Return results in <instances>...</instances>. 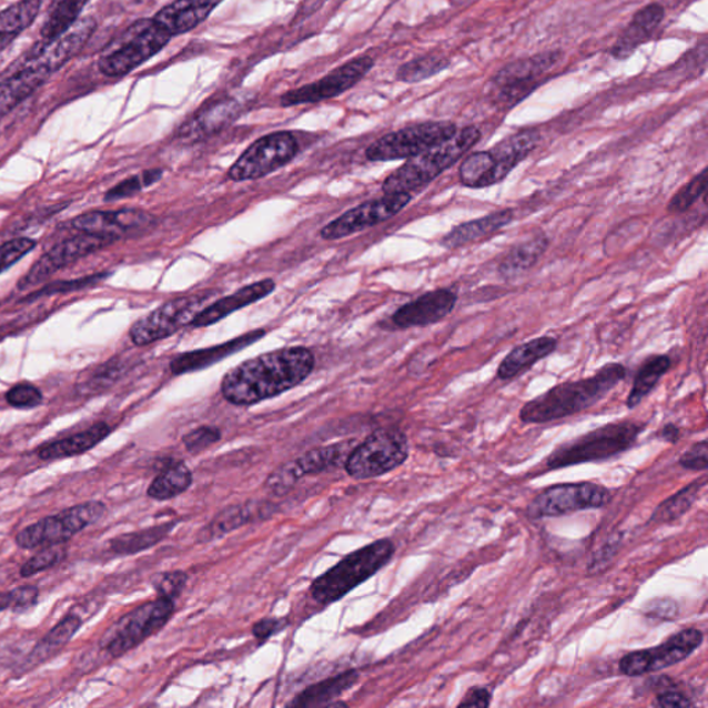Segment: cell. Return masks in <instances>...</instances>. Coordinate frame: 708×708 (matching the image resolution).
Instances as JSON below:
<instances>
[{"mask_svg":"<svg viewBox=\"0 0 708 708\" xmlns=\"http://www.w3.org/2000/svg\"><path fill=\"white\" fill-rule=\"evenodd\" d=\"M358 678L356 670H350L340 674V676L324 679V681L303 690L294 701H291L290 706L303 708L328 706L331 701L338 699L342 694L350 690L358 681Z\"/></svg>","mask_w":708,"mask_h":708,"instance_id":"34","label":"cell"},{"mask_svg":"<svg viewBox=\"0 0 708 708\" xmlns=\"http://www.w3.org/2000/svg\"><path fill=\"white\" fill-rule=\"evenodd\" d=\"M83 620L75 614H70L61 620L58 626L50 629L47 637L41 640L39 648H44V654H50L54 649L69 644L71 638L81 628Z\"/></svg>","mask_w":708,"mask_h":708,"instance_id":"45","label":"cell"},{"mask_svg":"<svg viewBox=\"0 0 708 708\" xmlns=\"http://www.w3.org/2000/svg\"><path fill=\"white\" fill-rule=\"evenodd\" d=\"M395 553V544L387 538L354 550L312 583L313 599L322 605L338 603L360 584L384 569Z\"/></svg>","mask_w":708,"mask_h":708,"instance_id":"4","label":"cell"},{"mask_svg":"<svg viewBox=\"0 0 708 708\" xmlns=\"http://www.w3.org/2000/svg\"><path fill=\"white\" fill-rule=\"evenodd\" d=\"M665 16L666 11L659 3H651L640 9L633 17L631 22H629L620 38L617 39L614 49H611V55L616 60H627L639 48V44L648 41L654 36Z\"/></svg>","mask_w":708,"mask_h":708,"instance_id":"30","label":"cell"},{"mask_svg":"<svg viewBox=\"0 0 708 708\" xmlns=\"http://www.w3.org/2000/svg\"><path fill=\"white\" fill-rule=\"evenodd\" d=\"M627 368L619 363L604 365L589 378L564 382L527 402L519 417L525 424H547L586 412L626 378Z\"/></svg>","mask_w":708,"mask_h":708,"instance_id":"2","label":"cell"},{"mask_svg":"<svg viewBox=\"0 0 708 708\" xmlns=\"http://www.w3.org/2000/svg\"><path fill=\"white\" fill-rule=\"evenodd\" d=\"M50 77V72L26 59L11 67L9 74L0 78V118L30 98Z\"/></svg>","mask_w":708,"mask_h":708,"instance_id":"25","label":"cell"},{"mask_svg":"<svg viewBox=\"0 0 708 708\" xmlns=\"http://www.w3.org/2000/svg\"><path fill=\"white\" fill-rule=\"evenodd\" d=\"M95 26L98 24H95L92 17L80 19L53 41L39 43L27 55L26 60L41 67V69L53 75L55 71H59L61 67L69 63L78 53H81L89 39L92 38Z\"/></svg>","mask_w":708,"mask_h":708,"instance_id":"22","label":"cell"},{"mask_svg":"<svg viewBox=\"0 0 708 708\" xmlns=\"http://www.w3.org/2000/svg\"><path fill=\"white\" fill-rule=\"evenodd\" d=\"M559 59L560 52H545L533 58L516 60L498 71L493 83L507 98H514V95L516 98L519 88L529 89L532 81L553 69Z\"/></svg>","mask_w":708,"mask_h":708,"instance_id":"28","label":"cell"},{"mask_svg":"<svg viewBox=\"0 0 708 708\" xmlns=\"http://www.w3.org/2000/svg\"><path fill=\"white\" fill-rule=\"evenodd\" d=\"M645 426L631 421L615 423L562 444L545 461L547 469H560L584 463H597L626 453L637 443Z\"/></svg>","mask_w":708,"mask_h":708,"instance_id":"6","label":"cell"},{"mask_svg":"<svg viewBox=\"0 0 708 708\" xmlns=\"http://www.w3.org/2000/svg\"><path fill=\"white\" fill-rule=\"evenodd\" d=\"M164 175V172L161 170H150L139 173V175H134L122 180L120 184H117L115 188L107 191L105 201H117L129 199V196L136 195L140 191L150 188V185L155 184Z\"/></svg>","mask_w":708,"mask_h":708,"instance_id":"43","label":"cell"},{"mask_svg":"<svg viewBox=\"0 0 708 708\" xmlns=\"http://www.w3.org/2000/svg\"><path fill=\"white\" fill-rule=\"evenodd\" d=\"M154 222V216L142 210L93 211L75 218L72 226L112 244L148 232Z\"/></svg>","mask_w":708,"mask_h":708,"instance_id":"18","label":"cell"},{"mask_svg":"<svg viewBox=\"0 0 708 708\" xmlns=\"http://www.w3.org/2000/svg\"><path fill=\"white\" fill-rule=\"evenodd\" d=\"M671 368V358L666 354H655L649 357L639 368L635 376L631 392L627 397V407L635 408L651 391L655 390L659 381Z\"/></svg>","mask_w":708,"mask_h":708,"instance_id":"37","label":"cell"},{"mask_svg":"<svg viewBox=\"0 0 708 708\" xmlns=\"http://www.w3.org/2000/svg\"><path fill=\"white\" fill-rule=\"evenodd\" d=\"M286 626H289V621L285 619H262L254 624L252 634L260 643H265L273 635L283 631Z\"/></svg>","mask_w":708,"mask_h":708,"instance_id":"52","label":"cell"},{"mask_svg":"<svg viewBox=\"0 0 708 708\" xmlns=\"http://www.w3.org/2000/svg\"><path fill=\"white\" fill-rule=\"evenodd\" d=\"M275 290V283L272 279L256 281V283L246 285L244 289L235 291L233 295L224 296L222 300L212 303L210 306H205L196 314L190 327L204 328L210 325L221 322L230 314L240 311L246 306L252 305L263 297L269 296Z\"/></svg>","mask_w":708,"mask_h":708,"instance_id":"27","label":"cell"},{"mask_svg":"<svg viewBox=\"0 0 708 708\" xmlns=\"http://www.w3.org/2000/svg\"><path fill=\"white\" fill-rule=\"evenodd\" d=\"M224 0H173L156 13L153 19L170 33L184 36L204 22L212 11Z\"/></svg>","mask_w":708,"mask_h":708,"instance_id":"26","label":"cell"},{"mask_svg":"<svg viewBox=\"0 0 708 708\" xmlns=\"http://www.w3.org/2000/svg\"><path fill=\"white\" fill-rule=\"evenodd\" d=\"M6 402L14 408H33L41 406L43 395L37 386L19 384L11 387V390L6 393Z\"/></svg>","mask_w":708,"mask_h":708,"instance_id":"50","label":"cell"},{"mask_svg":"<svg viewBox=\"0 0 708 708\" xmlns=\"http://www.w3.org/2000/svg\"><path fill=\"white\" fill-rule=\"evenodd\" d=\"M556 347H558V340L553 338V336H539V338L516 346L499 364L497 370L498 378L509 381L525 374L533 365L553 354Z\"/></svg>","mask_w":708,"mask_h":708,"instance_id":"32","label":"cell"},{"mask_svg":"<svg viewBox=\"0 0 708 708\" xmlns=\"http://www.w3.org/2000/svg\"><path fill=\"white\" fill-rule=\"evenodd\" d=\"M185 584H188V575L182 570L161 573L153 580V587L159 597L172 600L182 594Z\"/></svg>","mask_w":708,"mask_h":708,"instance_id":"47","label":"cell"},{"mask_svg":"<svg viewBox=\"0 0 708 708\" xmlns=\"http://www.w3.org/2000/svg\"><path fill=\"white\" fill-rule=\"evenodd\" d=\"M222 439V432L215 426H201L183 436V444L189 453L199 454Z\"/></svg>","mask_w":708,"mask_h":708,"instance_id":"49","label":"cell"},{"mask_svg":"<svg viewBox=\"0 0 708 708\" xmlns=\"http://www.w3.org/2000/svg\"><path fill=\"white\" fill-rule=\"evenodd\" d=\"M89 0H53L41 30L42 42H50L80 20Z\"/></svg>","mask_w":708,"mask_h":708,"instance_id":"38","label":"cell"},{"mask_svg":"<svg viewBox=\"0 0 708 708\" xmlns=\"http://www.w3.org/2000/svg\"><path fill=\"white\" fill-rule=\"evenodd\" d=\"M111 245L110 241L95 237L92 234L82 233L78 237L61 241L52 250L47 252L36 265L20 280L19 290H28L33 285L42 284L60 269L82 260L93 252Z\"/></svg>","mask_w":708,"mask_h":708,"instance_id":"19","label":"cell"},{"mask_svg":"<svg viewBox=\"0 0 708 708\" xmlns=\"http://www.w3.org/2000/svg\"><path fill=\"white\" fill-rule=\"evenodd\" d=\"M175 526L176 524H173V522H168V524L150 527V529L142 532L122 534V536L112 538L111 542H109L110 550L117 555L142 553V550L154 547V545L161 543Z\"/></svg>","mask_w":708,"mask_h":708,"instance_id":"40","label":"cell"},{"mask_svg":"<svg viewBox=\"0 0 708 708\" xmlns=\"http://www.w3.org/2000/svg\"><path fill=\"white\" fill-rule=\"evenodd\" d=\"M682 468L689 471H706L708 468V443L701 441L685 452L679 458Z\"/></svg>","mask_w":708,"mask_h":708,"instance_id":"51","label":"cell"},{"mask_svg":"<svg viewBox=\"0 0 708 708\" xmlns=\"http://www.w3.org/2000/svg\"><path fill=\"white\" fill-rule=\"evenodd\" d=\"M265 334V330H255L239 336V338L224 342V344L208 347V350L180 353L172 360L171 371L175 375H182L211 367L212 364L222 362L224 357L232 356V354L243 351L244 347L255 344Z\"/></svg>","mask_w":708,"mask_h":708,"instance_id":"29","label":"cell"},{"mask_svg":"<svg viewBox=\"0 0 708 708\" xmlns=\"http://www.w3.org/2000/svg\"><path fill=\"white\" fill-rule=\"evenodd\" d=\"M41 6V0H19L0 11V50L8 48L37 20Z\"/></svg>","mask_w":708,"mask_h":708,"instance_id":"35","label":"cell"},{"mask_svg":"<svg viewBox=\"0 0 708 708\" xmlns=\"http://www.w3.org/2000/svg\"><path fill=\"white\" fill-rule=\"evenodd\" d=\"M175 614V600L156 598L129 611L107 629L100 639L101 649L112 657L127 655L145 639L166 626Z\"/></svg>","mask_w":708,"mask_h":708,"instance_id":"8","label":"cell"},{"mask_svg":"<svg viewBox=\"0 0 708 708\" xmlns=\"http://www.w3.org/2000/svg\"><path fill=\"white\" fill-rule=\"evenodd\" d=\"M705 635L698 628L682 629L656 648L635 650L623 657L620 671L626 677H640L665 670L687 660L704 644Z\"/></svg>","mask_w":708,"mask_h":708,"instance_id":"15","label":"cell"},{"mask_svg":"<svg viewBox=\"0 0 708 708\" xmlns=\"http://www.w3.org/2000/svg\"><path fill=\"white\" fill-rule=\"evenodd\" d=\"M191 483H193V474L188 465L182 463L170 465L151 482L148 496L156 502H168L188 492Z\"/></svg>","mask_w":708,"mask_h":708,"instance_id":"39","label":"cell"},{"mask_svg":"<svg viewBox=\"0 0 708 708\" xmlns=\"http://www.w3.org/2000/svg\"><path fill=\"white\" fill-rule=\"evenodd\" d=\"M36 246V241L24 237L14 239L0 245V274L30 254Z\"/></svg>","mask_w":708,"mask_h":708,"instance_id":"48","label":"cell"},{"mask_svg":"<svg viewBox=\"0 0 708 708\" xmlns=\"http://www.w3.org/2000/svg\"><path fill=\"white\" fill-rule=\"evenodd\" d=\"M314 363V354L303 346L260 354L223 376L222 395L234 406H254L301 385L313 373Z\"/></svg>","mask_w":708,"mask_h":708,"instance_id":"1","label":"cell"},{"mask_svg":"<svg viewBox=\"0 0 708 708\" xmlns=\"http://www.w3.org/2000/svg\"><path fill=\"white\" fill-rule=\"evenodd\" d=\"M608 488L597 483H565L545 488L527 507V516L537 520L604 508L610 502Z\"/></svg>","mask_w":708,"mask_h":708,"instance_id":"14","label":"cell"},{"mask_svg":"<svg viewBox=\"0 0 708 708\" xmlns=\"http://www.w3.org/2000/svg\"><path fill=\"white\" fill-rule=\"evenodd\" d=\"M172 37L154 19L133 22L101 55L99 70L110 78L131 74L170 43Z\"/></svg>","mask_w":708,"mask_h":708,"instance_id":"7","label":"cell"},{"mask_svg":"<svg viewBox=\"0 0 708 708\" xmlns=\"http://www.w3.org/2000/svg\"><path fill=\"white\" fill-rule=\"evenodd\" d=\"M346 448L342 444L313 448L302 457L281 465L267 477L266 486L270 492L283 496L291 490L303 476L323 474L338 468L344 459Z\"/></svg>","mask_w":708,"mask_h":708,"instance_id":"21","label":"cell"},{"mask_svg":"<svg viewBox=\"0 0 708 708\" xmlns=\"http://www.w3.org/2000/svg\"><path fill=\"white\" fill-rule=\"evenodd\" d=\"M212 295L211 292H200L178 296L138 320L129 331V336L136 346H148L170 338L193 322Z\"/></svg>","mask_w":708,"mask_h":708,"instance_id":"12","label":"cell"},{"mask_svg":"<svg viewBox=\"0 0 708 708\" xmlns=\"http://www.w3.org/2000/svg\"><path fill=\"white\" fill-rule=\"evenodd\" d=\"M412 199L413 195L409 194H385L380 199L363 202L324 226L322 237L328 241L341 240L376 226L397 215Z\"/></svg>","mask_w":708,"mask_h":708,"instance_id":"17","label":"cell"},{"mask_svg":"<svg viewBox=\"0 0 708 708\" xmlns=\"http://www.w3.org/2000/svg\"><path fill=\"white\" fill-rule=\"evenodd\" d=\"M107 514V507L101 502H88L74 505L58 515L48 516L42 520L27 526L16 536V544L20 548L33 549L69 543L87 527L98 524Z\"/></svg>","mask_w":708,"mask_h":708,"instance_id":"10","label":"cell"},{"mask_svg":"<svg viewBox=\"0 0 708 708\" xmlns=\"http://www.w3.org/2000/svg\"><path fill=\"white\" fill-rule=\"evenodd\" d=\"M706 486V479L694 482L692 485L684 487L681 492H678L676 496H672L666 502H663L659 507L656 508L655 514L651 515V522L655 524H670V522L681 518L687 514L696 499H698L701 488Z\"/></svg>","mask_w":708,"mask_h":708,"instance_id":"41","label":"cell"},{"mask_svg":"<svg viewBox=\"0 0 708 708\" xmlns=\"http://www.w3.org/2000/svg\"><path fill=\"white\" fill-rule=\"evenodd\" d=\"M300 153V143L291 132H274L257 139L229 170L233 182H249L270 175L290 164Z\"/></svg>","mask_w":708,"mask_h":708,"instance_id":"13","label":"cell"},{"mask_svg":"<svg viewBox=\"0 0 708 708\" xmlns=\"http://www.w3.org/2000/svg\"><path fill=\"white\" fill-rule=\"evenodd\" d=\"M16 610V594L14 589L11 591L0 593V611Z\"/></svg>","mask_w":708,"mask_h":708,"instance_id":"56","label":"cell"},{"mask_svg":"<svg viewBox=\"0 0 708 708\" xmlns=\"http://www.w3.org/2000/svg\"><path fill=\"white\" fill-rule=\"evenodd\" d=\"M539 142V133L526 129L505 138L487 151H476L459 166L461 184L468 189H486L502 183L525 161Z\"/></svg>","mask_w":708,"mask_h":708,"instance_id":"5","label":"cell"},{"mask_svg":"<svg viewBox=\"0 0 708 708\" xmlns=\"http://www.w3.org/2000/svg\"><path fill=\"white\" fill-rule=\"evenodd\" d=\"M449 67V60L446 55L429 54L424 58L414 59L408 63L403 64L397 70V80L406 83H417L421 81L429 80V78L441 74L442 71L447 70Z\"/></svg>","mask_w":708,"mask_h":708,"instance_id":"42","label":"cell"},{"mask_svg":"<svg viewBox=\"0 0 708 708\" xmlns=\"http://www.w3.org/2000/svg\"><path fill=\"white\" fill-rule=\"evenodd\" d=\"M514 221L513 210H503L490 213V215L466 222L454 227L452 232L444 235L442 245L447 250H458L461 246L476 243V241L492 237V235L508 226Z\"/></svg>","mask_w":708,"mask_h":708,"instance_id":"31","label":"cell"},{"mask_svg":"<svg viewBox=\"0 0 708 708\" xmlns=\"http://www.w3.org/2000/svg\"><path fill=\"white\" fill-rule=\"evenodd\" d=\"M482 133L475 127L455 132L452 138L425 153L409 159L406 164L385 179L382 190L385 194H409L423 190L439 178L479 142Z\"/></svg>","mask_w":708,"mask_h":708,"instance_id":"3","label":"cell"},{"mask_svg":"<svg viewBox=\"0 0 708 708\" xmlns=\"http://www.w3.org/2000/svg\"><path fill=\"white\" fill-rule=\"evenodd\" d=\"M549 240L545 235H538L536 239L527 240L525 243L516 245L504 257L502 265L498 267L499 274L505 280H513L518 275L529 272L536 266V263L548 250Z\"/></svg>","mask_w":708,"mask_h":708,"instance_id":"36","label":"cell"},{"mask_svg":"<svg viewBox=\"0 0 708 708\" xmlns=\"http://www.w3.org/2000/svg\"><path fill=\"white\" fill-rule=\"evenodd\" d=\"M408 454L407 436L402 431L378 429L353 449L345 469L353 479H373L406 463Z\"/></svg>","mask_w":708,"mask_h":708,"instance_id":"9","label":"cell"},{"mask_svg":"<svg viewBox=\"0 0 708 708\" xmlns=\"http://www.w3.org/2000/svg\"><path fill=\"white\" fill-rule=\"evenodd\" d=\"M277 510V505L272 502H260V499L230 505L200 532L199 542L210 543L212 539L226 536V534L241 529L245 525L266 520L272 518Z\"/></svg>","mask_w":708,"mask_h":708,"instance_id":"24","label":"cell"},{"mask_svg":"<svg viewBox=\"0 0 708 708\" xmlns=\"http://www.w3.org/2000/svg\"><path fill=\"white\" fill-rule=\"evenodd\" d=\"M457 131V127L452 122L417 123L376 140L365 151V156L373 162L414 159L434 149L435 145L446 142Z\"/></svg>","mask_w":708,"mask_h":708,"instance_id":"11","label":"cell"},{"mask_svg":"<svg viewBox=\"0 0 708 708\" xmlns=\"http://www.w3.org/2000/svg\"><path fill=\"white\" fill-rule=\"evenodd\" d=\"M657 706L665 708H688L694 707L692 701L681 692L676 690H667L665 694H660L656 699Z\"/></svg>","mask_w":708,"mask_h":708,"instance_id":"54","label":"cell"},{"mask_svg":"<svg viewBox=\"0 0 708 708\" xmlns=\"http://www.w3.org/2000/svg\"><path fill=\"white\" fill-rule=\"evenodd\" d=\"M111 434V428L105 423H98L80 434L55 441L38 448V457L43 461L75 457L98 446Z\"/></svg>","mask_w":708,"mask_h":708,"instance_id":"33","label":"cell"},{"mask_svg":"<svg viewBox=\"0 0 708 708\" xmlns=\"http://www.w3.org/2000/svg\"><path fill=\"white\" fill-rule=\"evenodd\" d=\"M457 300V294L448 289L426 292L397 309L392 322L398 328L428 327L446 318L454 311Z\"/></svg>","mask_w":708,"mask_h":708,"instance_id":"23","label":"cell"},{"mask_svg":"<svg viewBox=\"0 0 708 708\" xmlns=\"http://www.w3.org/2000/svg\"><path fill=\"white\" fill-rule=\"evenodd\" d=\"M492 705V692L487 688H472L458 707L487 708Z\"/></svg>","mask_w":708,"mask_h":708,"instance_id":"53","label":"cell"},{"mask_svg":"<svg viewBox=\"0 0 708 708\" xmlns=\"http://www.w3.org/2000/svg\"><path fill=\"white\" fill-rule=\"evenodd\" d=\"M374 63V59L370 58V55H362V58L347 61V63L342 64L338 69L328 72L322 80L290 90V92L281 95V105L294 107L313 104L338 98V95L356 87L357 83L373 70Z\"/></svg>","mask_w":708,"mask_h":708,"instance_id":"16","label":"cell"},{"mask_svg":"<svg viewBox=\"0 0 708 708\" xmlns=\"http://www.w3.org/2000/svg\"><path fill=\"white\" fill-rule=\"evenodd\" d=\"M706 189L707 170H704L672 196L670 204H668V212L674 213V215L687 212L706 193Z\"/></svg>","mask_w":708,"mask_h":708,"instance_id":"44","label":"cell"},{"mask_svg":"<svg viewBox=\"0 0 708 708\" xmlns=\"http://www.w3.org/2000/svg\"><path fill=\"white\" fill-rule=\"evenodd\" d=\"M246 100L239 95H222L206 101L195 114L179 128L178 139L182 142L199 143L223 131L243 114Z\"/></svg>","mask_w":708,"mask_h":708,"instance_id":"20","label":"cell"},{"mask_svg":"<svg viewBox=\"0 0 708 708\" xmlns=\"http://www.w3.org/2000/svg\"><path fill=\"white\" fill-rule=\"evenodd\" d=\"M661 439L670 443H677L679 436H681V432H679L678 426L668 424L659 432Z\"/></svg>","mask_w":708,"mask_h":708,"instance_id":"55","label":"cell"},{"mask_svg":"<svg viewBox=\"0 0 708 708\" xmlns=\"http://www.w3.org/2000/svg\"><path fill=\"white\" fill-rule=\"evenodd\" d=\"M67 556L64 544L49 545L44 547L41 553L33 555L30 560H27L20 569L21 577H31L38 575L43 570L50 569Z\"/></svg>","mask_w":708,"mask_h":708,"instance_id":"46","label":"cell"}]
</instances>
